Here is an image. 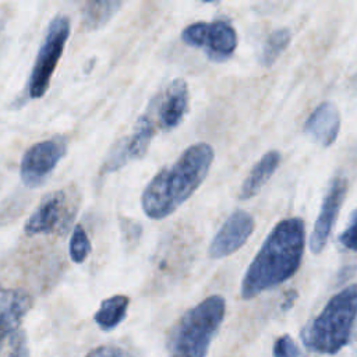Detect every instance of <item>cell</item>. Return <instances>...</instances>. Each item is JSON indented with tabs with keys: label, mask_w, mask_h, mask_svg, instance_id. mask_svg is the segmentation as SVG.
I'll use <instances>...</instances> for the list:
<instances>
[{
	"label": "cell",
	"mask_w": 357,
	"mask_h": 357,
	"mask_svg": "<svg viewBox=\"0 0 357 357\" xmlns=\"http://www.w3.org/2000/svg\"><path fill=\"white\" fill-rule=\"evenodd\" d=\"M340 130V113L335 103L326 100L315 107L304 123V134L315 144L328 148L331 146Z\"/></svg>",
	"instance_id": "obj_13"
},
{
	"label": "cell",
	"mask_w": 357,
	"mask_h": 357,
	"mask_svg": "<svg viewBox=\"0 0 357 357\" xmlns=\"http://www.w3.org/2000/svg\"><path fill=\"white\" fill-rule=\"evenodd\" d=\"M290 40H291V31L289 28H280L273 31L264 43L262 53H261V63L265 67L272 66L280 57V54L286 50Z\"/></svg>",
	"instance_id": "obj_18"
},
{
	"label": "cell",
	"mask_w": 357,
	"mask_h": 357,
	"mask_svg": "<svg viewBox=\"0 0 357 357\" xmlns=\"http://www.w3.org/2000/svg\"><path fill=\"white\" fill-rule=\"evenodd\" d=\"M68 252H70V258L75 264H82L91 252V241L88 238L85 229L79 223L75 225V227L73 230Z\"/></svg>",
	"instance_id": "obj_19"
},
{
	"label": "cell",
	"mask_w": 357,
	"mask_h": 357,
	"mask_svg": "<svg viewBox=\"0 0 357 357\" xmlns=\"http://www.w3.org/2000/svg\"><path fill=\"white\" fill-rule=\"evenodd\" d=\"M67 152V141L63 135H54L49 139L29 146L20 165V176L26 187H38L45 183L59 162Z\"/></svg>",
	"instance_id": "obj_8"
},
{
	"label": "cell",
	"mask_w": 357,
	"mask_h": 357,
	"mask_svg": "<svg viewBox=\"0 0 357 357\" xmlns=\"http://www.w3.org/2000/svg\"><path fill=\"white\" fill-rule=\"evenodd\" d=\"M255 229L254 218L245 211L233 212L218 230L209 245V255L220 259L241 248Z\"/></svg>",
	"instance_id": "obj_11"
},
{
	"label": "cell",
	"mask_w": 357,
	"mask_h": 357,
	"mask_svg": "<svg viewBox=\"0 0 357 357\" xmlns=\"http://www.w3.org/2000/svg\"><path fill=\"white\" fill-rule=\"evenodd\" d=\"M67 194L64 190L53 191L43 197L38 208L28 218L24 226L26 234L52 233L60 226L68 225L67 220Z\"/></svg>",
	"instance_id": "obj_12"
},
{
	"label": "cell",
	"mask_w": 357,
	"mask_h": 357,
	"mask_svg": "<svg viewBox=\"0 0 357 357\" xmlns=\"http://www.w3.org/2000/svg\"><path fill=\"white\" fill-rule=\"evenodd\" d=\"M273 357H305L290 335L279 336L272 347Z\"/></svg>",
	"instance_id": "obj_20"
},
{
	"label": "cell",
	"mask_w": 357,
	"mask_h": 357,
	"mask_svg": "<svg viewBox=\"0 0 357 357\" xmlns=\"http://www.w3.org/2000/svg\"><path fill=\"white\" fill-rule=\"evenodd\" d=\"M156 131L152 127V124L148 121V119L141 114L132 128V132L124 138H121L110 151L107 155L102 172L103 173H112L127 163L141 159L148 152L149 144L152 138L155 137Z\"/></svg>",
	"instance_id": "obj_9"
},
{
	"label": "cell",
	"mask_w": 357,
	"mask_h": 357,
	"mask_svg": "<svg viewBox=\"0 0 357 357\" xmlns=\"http://www.w3.org/2000/svg\"><path fill=\"white\" fill-rule=\"evenodd\" d=\"M121 7L117 0H91L82 7V25L88 31H96L106 25Z\"/></svg>",
	"instance_id": "obj_17"
},
{
	"label": "cell",
	"mask_w": 357,
	"mask_h": 357,
	"mask_svg": "<svg viewBox=\"0 0 357 357\" xmlns=\"http://www.w3.org/2000/svg\"><path fill=\"white\" fill-rule=\"evenodd\" d=\"M190 106V91L185 79L177 78L160 89L149 102L144 116L155 131L169 132L184 120Z\"/></svg>",
	"instance_id": "obj_6"
},
{
	"label": "cell",
	"mask_w": 357,
	"mask_h": 357,
	"mask_svg": "<svg viewBox=\"0 0 357 357\" xmlns=\"http://www.w3.org/2000/svg\"><path fill=\"white\" fill-rule=\"evenodd\" d=\"M32 305L31 296L21 289H6L0 284V340L18 331Z\"/></svg>",
	"instance_id": "obj_14"
},
{
	"label": "cell",
	"mask_w": 357,
	"mask_h": 357,
	"mask_svg": "<svg viewBox=\"0 0 357 357\" xmlns=\"http://www.w3.org/2000/svg\"><path fill=\"white\" fill-rule=\"evenodd\" d=\"M304 250L305 225L303 219L280 220L251 261L241 282V297L252 298L294 276L301 265Z\"/></svg>",
	"instance_id": "obj_1"
},
{
	"label": "cell",
	"mask_w": 357,
	"mask_h": 357,
	"mask_svg": "<svg viewBox=\"0 0 357 357\" xmlns=\"http://www.w3.org/2000/svg\"><path fill=\"white\" fill-rule=\"evenodd\" d=\"M119 222H120V229H121L124 243L127 245H135L138 243V240L141 238L142 226L137 220L126 218V216H120Z\"/></svg>",
	"instance_id": "obj_21"
},
{
	"label": "cell",
	"mask_w": 357,
	"mask_h": 357,
	"mask_svg": "<svg viewBox=\"0 0 357 357\" xmlns=\"http://www.w3.org/2000/svg\"><path fill=\"white\" fill-rule=\"evenodd\" d=\"M181 40L188 46L202 49L213 61L229 59L238 43L234 26L223 20L190 24L183 29Z\"/></svg>",
	"instance_id": "obj_7"
},
{
	"label": "cell",
	"mask_w": 357,
	"mask_h": 357,
	"mask_svg": "<svg viewBox=\"0 0 357 357\" xmlns=\"http://www.w3.org/2000/svg\"><path fill=\"white\" fill-rule=\"evenodd\" d=\"M213 158V148L198 142L190 145L170 166L160 169L142 191L145 215L159 220L176 212L206 178Z\"/></svg>",
	"instance_id": "obj_2"
},
{
	"label": "cell",
	"mask_w": 357,
	"mask_h": 357,
	"mask_svg": "<svg viewBox=\"0 0 357 357\" xmlns=\"http://www.w3.org/2000/svg\"><path fill=\"white\" fill-rule=\"evenodd\" d=\"M339 241L344 248L357 252V208L351 213L347 227L339 236Z\"/></svg>",
	"instance_id": "obj_22"
},
{
	"label": "cell",
	"mask_w": 357,
	"mask_h": 357,
	"mask_svg": "<svg viewBox=\"0 0 357 357\" xmlns=\"http://www.w3.org/2000/svg\"><path fill=\"white\" fill-rule=\"evenodd\" d=\"M85 357H134V356L121 346L102 344L92 349Z\"/></svg>",
	"instance_id": "obj_23"
},
{
	"label": "cell",
	"mask_w": 357,
	"mask_h": 357,
	"mask_svg": "<svg viewBox=\"0 0 357 357\" xmlns=\"http://www.w3.org/2000/svg\"><path fill=\"white\" fill-rule=\"evenodd\" d=\"M347 192V180L344 177H335L324 197L319 215L315 220L311 237L310 248L314 254H319L331 237L332 229L335 226L337 213L343 205Z\"/></svg>",
	"instance_id": "obj_10"
},
{
	"label": "cell",
	"mask_w": 357,
	"mask_h": 357,
	"mask_svg": "<svg viewBox=\"0 0 357 357\" xmlns=\"http://www.w3.org/2000/svg\"><path fill=\"white\" fill-rule=\"evenodd\" d=\"M282 155L278 151L266 152L250 170L240 188V199H250L255 197L261 188L269 181L280 165Z\"/></svg>",
	"instance_id": "obj_15"
},
{
	"label": "cell",
	"mask_w": 357,
	"mask_h": 357,
	"mask_svg": "<svg viewBox=\"0 0 357 357\" xmlns=\"http://www.w3.org/2000/svg\"><path fill=\"white\" fill-rule=\"evenodd\" d=\"M226 314V301L213 294L187 310L172 326L167 357H205Z\"/></svg>",
	"instance_id": "obj_3"
},
{
	"label": "cell",
	"mask_w": 357,
	"mask_h": 357,
	"mask_svg": "<svg viewBox=\"0 0 357 357\" xmlns=\"http://www.w3.org/2000/svg\"><path fill=\"white\" fill-rule=\"evenodd\" d=\"M70 20L66 15H56L50 21L45 39L31 70L28 81L29 98L39 99L46 93L50 85L52 75L70 36Z\"/></svg>",
	"instance_id": "obj_5"
},
{
	"label": "cell",
	"mask_w": 357,
	"mask_h": 357,
	"mask_svg": "<svg viewBox=\"0 0 357 357\" xmlns=\"http://www.w3.org/2000/svg\"><path fill=\"white\" fill-rule=\"evenodd\" d=\"M130 298L124 294H116L102 301L93 315L95 322L103 331L114 329L127 315Z\"/></svg>",
	"instance_id": "obj_16"
},
{
	"label": "cell",
	"mask_w": 357,
	"mask_h": 357,
	"mask_svg": "<svg viewBox=\"0 0 357 357\" xmlns=\"http://www.w3.org/2000/svg\"><path fill=\"white\" fill-rule=\"evenodd\" d=\"M357 321V283L336 293L301 333L304 344L321 354H336L349 344Z\"/></svg>",
	"instance_id": "obj_4"
}]
</instances>
